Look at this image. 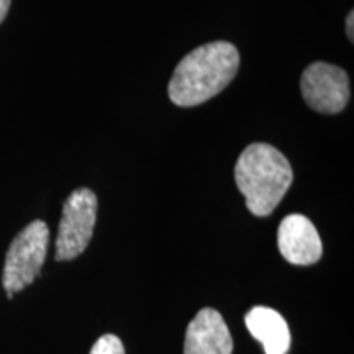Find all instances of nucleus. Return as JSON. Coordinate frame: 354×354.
<instances>
[{
	"mask_svg": "<svg viewBox=\"0 0 354 354\" xmlns=\"http://www.w3.org/2000/svg\"><path fill=\"white\" fill-rule=\"evenodd\" d=\"M91 354H125V348L115 335H104L92 346Z\"/></svg>",
	"mask_w": 354,
	"mask_h": 354,
	"instance_id": "nucleus-9",
	"label": "nucleus"
},
{
	"mask_svg": "<svg viewBox=\"0 0 354 354\" xmlns=\"http://www.w3.org/2000/svg\"><path fill=\"white\" fill-rule=\"evenodd\" d=\"M240 68L238 50L228 41L196 48L183 57L169 82V99L179 107H196L220 94Z\"/></svg>",
	"mask_w": 354,
	"mask_h": 354,
	"instance_id": "nucleus-1",
	"label": "nucleus"
},
{
	"mask_svg": "<svg viewBox=\"0 0 354 354\" xmlns=\"http://www.w3.org/2000/svg\"><path fill=\"white\" fill-rule=\"evenodd\" d=\"M294 172L279 149L268 143L250 145L234 166V180L256 216L271 215L289 190Z\"/></svg>",
	"mask_w": 354,
	"mask_h": 354,
	"instance_id": "nucleus-2",
	"label": "nucleus"
},
{
	"mask_svg": "<svg viewBox=\"0 0 354 354\" xmlns=\"http://www.w3.org/2000/svg\"><path fill=\"white\" fill-rule=\"evenodd\" d=\"M353 25H354V13H353V12H349V15H348V19H346V33H348L349 41H353V39H354Z\"/></svg>",
	"mask_w": 354,
	"mask_h": 354,
	"instance_id": "nucleus-10",
	"label": "nucleus"
},
{
	"mask_svg": "<svg viewBox=\"0 0 354 354\" xmlns=\"http://www.w3.org/2000/svg\"><path fill=\"white\" fill-rule=\"evenodd\" d=\"M246 328L263 344L266 354H287L290 331L281 313L269 307H254L245 317Z\"/></svg>",
	"mask_w": 354,
	"mask_h": 354,
	"instance_id": "nucleus-8",
	"label": "nucleus"
},
{
	"mask_svg": "<svg viewBox=\"0 0 354 354\" xmlns=\"http://www.w3.org/2000/svg\"><path fill=\"white\" fill-rule=\"evenodd\" d=\"M233 339L223 317L214 308H202L185 331L184 354H232Z\"/></svg>",
	"mask_w": 354,
	"mask_h": 354,
	"instance_id": "nucleus-7",
	"label": "nucleus"
},
{
	"mask_svg": "<svg viewBox=\"0 0 354 354\" xmlns=\"http://www.w3.org/2000/svg\"><path fill=\"white\" fill-rule=\"evenodd\" d=\"M277 245L282 258L295 266L315 264L323 254V245L315 225L300 214L287 215L281 221Z\"/></svg>",
	"mask_w": 354,
	"mask_h": 354,
	"instance_id": "nucleus-6",
	"label": "nucleus"
},
{
	"mask_svg": "<svg viewBox=\"0 0 354 354\" xmlns=\"http://www.w3.org/2000/svg\"><path fill=\"white\" fill-rule=\"evenodd\" d=\"M97 197L91 189H77L63 207L56 238V259L71 261L82 254L94 234Z\"/></svg>",
	"mask_w": 354,
	"mask_h": 354,
	"instance_id": "nucleus-4",
	"label": "nucleus"
},
{
	"mask_svg": "<svg viewBox=\"0 0 354 354\" xmlns=\"http://www.w3.org/2000/svg\"><path fill=\"white\" fill-rule=\"evenodd\" d=\"M10 2H12V0H0V24L6 20L8 8H10Z\"/></svg>",
	"mask_w": 354,
	"mask_h": 354,
	"instance_id": "nucleus-11",
	"label": "nucleus"
},
{
	"mask_svg": "<svg viewBox=\"0 0 354 354\" xmlns=\"http://www.w3.org/2000/svg\"><path fill=\"white\" fill-rule=\"evenodd\" d=\"M50 243V230L41 220H35L13 238L3 266V287L8 299L33 284L41 271Z\"/></svg>",
	"mask_w": 354,
	"mask_h": 354,
	"instance_id": "nucleus-3",
	"label": "nucleus"
},
{
	"mask_svg": "<svg viewBox=\"0 0 354 354\" xmlns=\"http://www.w3.org/2000/svg\"><path fill=\"white\" fill-rule=\"evenodd\" d=\"M300 87L305 104L318 113H339L349 100L346 71L322 61L304 71Z\"/></svg>",
	"mask_w": 354,
	"mask_h": 354,
	"instance_id": "nucleus-5",
	"label": "nucleus"
}]
</instances>
